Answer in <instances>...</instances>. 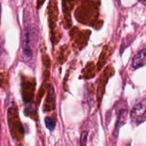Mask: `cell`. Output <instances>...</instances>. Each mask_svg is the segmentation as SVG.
<instances>
[{
    "mask_svg": "<svg viewBox=\"0 0 146 146\" xmlns=\"http://www.w3.org/2000/svg\"><path fill=\"white\" fill-rule=\"evenodd\" d=\"M0 21H1V4H0Z\"/></svg>",
    "mask_w": 146,
    "mask_h": 146,
    "instance_id": "obj_6",
    "label": "cell"
},
{
    "mask_svg": "<svg viewBox=\"0 0 146 146\" xmlns=\"http://www.w3.org/2000/svg\"><path fill=\"white\" fill-rule=\"evenodd\" d=\"M146 64V49L141 50L137 53L133 59L132 66L133 68H138L143 67Z\"/></svg>",
    "mask_w": 146,
    "mask_h": 146,
    "instance_id": "obj_2",
    "label": "cell"
},
{
    "mask_svg": "<svg viewBox=\"0 0 146 146\" xmlns=\"http://www.w3.org/2000/svg\"><path fill=\"white\" fill-rule=\"evenodd\" d=\"M140 1H141V2L144 3V4H146V0H140Z\"/></svg>",
    "mask_w": 146,
    "mask_h": 146,
    "instance_id": "obj_5",
    "label": "cell"
},
{
    "mask_svg": "<svg viewBox=\"0 0 146 146\" xmlns=\"http://www.w3.org/2000/svg\"><path fill=\"white\" fill-rule=\"evenodd\" d=\"M130 117L135 123L143 122L146 119V107L142 104L135 105L130 112Z\"/></svg>",
    "mask_w": 146,
    "mask_h": 146,
    "instance_id": "obj_1",
    "label": "cell"
},
{
    "mask_svg": "<svg viewBox=\"0 0 146 146\" xmlns=\"http://www.w3.org/2000/svg\"><path fill=\"white\" fill-rule=\"evenodd\" d=\"M44 123L47 129L50 130V131H53L56 127V122L54 120H53L50 117H46L44 119Z\"/></svg>",
    "mask_w": 146,
    "mask_h": 146,
    "instance_id": "obj_3",
    "label": "cell"
},
{
    "mask_svg": "<svg viewBox=\"0 0 146 146\" xmlns=\"http://www.w3.org/2000/svg\"><path fill=\"white\" fill-rule=\"evenodd\" d=\"M87 135H88V133L87 131H83L80 136V145L81 146H85L87 143Z\"/></svg>",
    "mask_w": 146,
    "mask_h": 146,
    "instance_id": "obj_4",
    "label": "cell"
}]
</instances>
